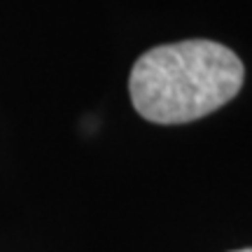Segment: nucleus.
Here are the masks:
<instances>
[{
    "instance_id": "1",
    "label": "nucleus",
    "mask_w": 252,
    "mask_h": 252,
    "mask_svg": "<svg viewBox=\"0 0 252 252\" xmlns=\"http://www.w3.org/2000/svg\"><path fill=\"white\" fill-rule=\"evenodd\" d=\"M241 59L215 40L159 45L133 63L128 91L152 124H187L226 105L241 91Z\"/></svg>"
},
{
    "instance_id": "2",
    "label": "nucleus",
    "mask_w": 252,
    "mask_h": 252,
    "mask_svg": "<svg viewBox=\"0 0 252 252\" xmlns=\"http://www.w3.org/2000/svg\"><path fill=\"white\" fill-rule=\"evenodd\" d=\"M236 252H252V248H248V250H236Z\"/></svg>"
}]
</instances>
